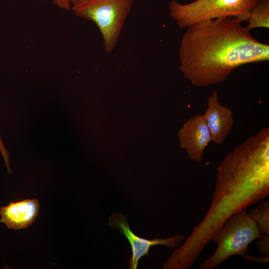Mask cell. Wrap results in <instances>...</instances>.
<instances>
[{
	"label": "cell",
	"instance_id": "6da1fadb",
	"mask_svg": "<svg viewBox=\"0 0 269 269\" xmlns=\"http://www.w3.org/2000/svg\"><path fill=\"white\" fill-rule=\"evenodd\" d=\"M209 209L164 269H188L233 215L269 195V133L261 130L227 155L217 168Z\"/></svg>",
	"mask_w": 269,
	"mask_h": 269
},
{
	"label": "cell",
	"instance_id": "7a4b0ae2",
	"mask_svg": "<svg viewBox=\"0 0 269 269\" xmlns=\"http://www.w3.org/2000/svg\"><path fill=\"white\" fill-rule=\"evenodd\" d=\"M242 22L227 17L187 27L178 49L179 67L193 85L219 84L242 65L269 61V45L255 38Z\"/></svg>",
	"mask_w": 269,
	"mask_h": 269
},
{
	"label": "cell",
	"instance_id": "3957f363",
	"mask_svg": "<svg viewBox=\"0 0 269 269\" xmlns=\"http://www.w3.org/2000/svg\"><path fill=\"white\" fill-rule=\"evenodd\" d=\"M261 236L258 226L246 209L230 217L212 238L217 244L214 254L202 262L201 269H214L228 258L248 254L249 245Z\"/></svg>",
	"mask_w": 269,
	"mask_h": 269
},
{
	"label": "cell",
	"instance_id": "277c9868",
	"mask_svg": "<svg viewBox=\"0 0 269 269\" xmlns=\"http://www.w3.org/2000/svg\"><path fill=\"white\" fill-rule=\"evenodd\" d=\"M259 0H196L182 4L172 0L169 16L180 28L208 20L231 17L248 21L250 12Z\"/></svg>",
	"mask_w": 269,
	"mask_h": 269
},
{
	"label": "cell",
	"instance_id": "5b68a950",
	"mask_svg": "<svg viewBox=\"0 0 269 269\" xmlns=\"http://www.w3.org/2000/svg\"><path fill=\"white\" fill-rule=\"evenodd\" d=\"M133 2L134 0H89L71 8L76 15L96 24L105 50L111 53L116 47Z\"/></svg>",
	"mask_w": 269,
	"mask_h": 269
},
{
	"label": "cell",
	"instance_id": "8992f818",
	"mask_svg": "<svg viewBox=\"0 0 269 269\" xmlns=\"http://www.w3.org/2000/svg\"><path fill=\"white\" fill-rule=\"evenodd\" d=\"M108 226L118 229L129 241L132 255L129 262V269H136L139 260L144 256H148L150 248L155 245H163L170 248L177 247L185 236L179 234L167 239L155 238L149 240L136 235L131 229L126 217L121 213H114L109 218Z\"/></svg>",
	"mask_w": 269,
	"mask_h": 269
},
{
	"label": "cell",
	"instance_id": "52a82bcc",
	"mask_svg": "<svg viewBox=\"0 0 269 269\" xmlns=\"http://www.w3.org/2000/svg\"><path fill=\"white\" fill-rule=\"evenodd\" d=\"M179 139L190 159L197 162L202 160L206 147L212 141L203 114H197L184 124L179 132Z\"/></svg>",
	"mask_w": 269,
	"mask_h": 269
},
{
	"label": "cell",
	"instance_id": "ba28073f",
	"mask_svg": "<svg viewBox=\"0 0 269 269\" xmlns=\"http://www.w3.org/2000/svg\"><path fill=\"white\" fill-rule=\"evenodd\" d=\"M207 105L203 116L209 130L212 141L221 144L232 129L233 112L229 107L220 103L218 93L216 90L208 98Z\"/></svg>",
	"mask_w": 269,
	"mask_h": 269
},
{
	"label": "cell",
	"instance_id": "9c48e42d",
	"mask_svg": "<svg viewBox=\"0 0 269 269\" xmlns=\"http://www.w3.org/2000/svg\"><path fill=\"white\" fill-rule=\"evenodd\" d=\"M40 205L37 199H28L15 202L0 209V222L9 229L19 230L30 226L38 215Z\"/></svg>",
	"mask_w": 269,
	"mask_h": 269
},
{
	"label": "cell",
	"instance_id": "30bf717a",
	"mask_svg": "<svg viewBox=\"0 0 269 269\" xmlns=\"http://www.w3.org/2000/svg\"><path fill=\"white\" fill-rule=\"evenodd\" d=\"M248 25L246 28L250 30L258 27H269V0H259L251 9Z\"/></svg>",
	"mask_w": 269,
	"mask_h": 269
},
{
	"label": "cell",
	"instance_id": "8fae6325",
	"mask_svg": "<svg viewBox=\"0 0 269 269\" xmlns=\"http://www.w3.org/2000/svg\"><path fill=\"white\" fill-rule=\"evenodd\" d=\"M248 214L257 224L260 234L269 235V199L259 202Z\"/></svg>",
	"mask_w": 269,
	"mask_h": 269
},
{
	"label": "cell",
	"instance_id": "7c38bea8",
	"mask_svg": "<svg viewBox=\"0 0 269 269\" xmlns=\"http://www.w3.org/2000/svg\"><path fill=\"white\" fill-rule=\"evenodd\" d=\"M256 243L259 251L265 257H269V235L261 234Z\"/></svg>",
	"mask_w": 269,
	"mask_h": 269
},
{
	"label": "cell",
	"instance_id": "4fadbf2b",
	"mask_svg": "<svg viewBox=\"0 0 269 269\" xmlns=\"http://www.w3.org/2000/svg\"><path fill=\"white\" fill-rule=\"evenodd\" d=\"M0 152L2 155L5 163V165L9 174L11 173L12 171L10 167L9 160L10 154L5 148L0 136Z\"/></svg>",
	"mask_w": 269,
	"mask_h": 269
},
{
	"label": "cell",
	"instance_id": "5bb4252c",
	"mask_svg": "<svg viewBox=\"0 0 269 269\" xmlns=\"http://www.w3.org/2000/svg\"><path fill=\"white\" fill-rule=\"evenodd\" d=\"M243 258L246 260L258 263L268 264L269 262V257H255L249 254L244 256Z\"/></svg>",
	"mask_w": 269,
	"mask_h": 269
},
{
	"label": "cell",
	"instance_id": "9a60e30c",
	"mask_svg": "<svg viewBox=\"0 0 269 269\" xmlns=\"http://www.w3.org/2000/svg\"><path fill=\"white\" fill-rule=\"evenodd\" d=\"M53 3L59 7L66 9L70 10L72 5L68 0H53Z\"/></svg>",
	"mask_w": 269,
	"mask_h": 269
},
{
	"label": "cell",
	"instance_id": "2e32d148",
	"mask_svg": "<svg viewBox=\"0 0 269 269\" xmlns=\"http://www.w3.org/2000/svg\"><path fill=\"white\" fill-rule=\"evenodd\" d=\"M68 0L70 2L72 6H73L89 0Z\"/></svg>",
	"mask_w": 269,
	"mask_h": 269
},
{
	"label": "cell",
	"instance_id": "e0dca14e",
	"mask_svg": "<svg viewBox=\"0 0 269 269\" xmlns=\"http://www.w3.org/2000/svg\"></svg>",
	"mask_w": 269,
	"mask_h": 269
}]
</instances>
